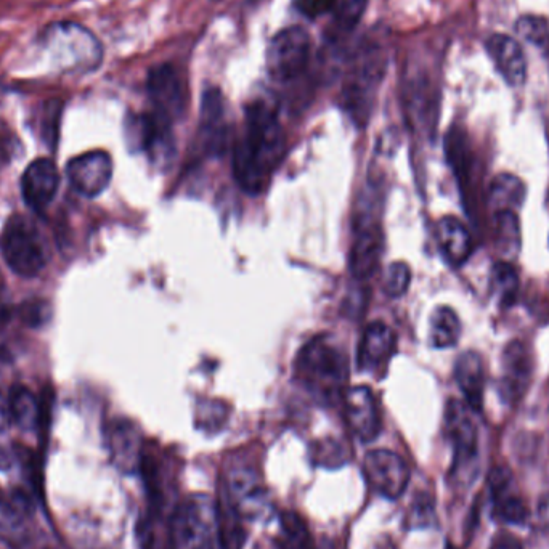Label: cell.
<instances>
[{"label": "cell", "instance_id": "d6a6232c", "mask_svg": "<svg viewBox=\"0 0 549 549\" xmlns=\"http://www.w3.org/2000/svg\"><path fill=\"white\" fill-rule=\"evenodd\" d=\"M492 278L493 289H495L501 304L514 302L517 288H519V280H517V272L513 265L509 262H498L493 267Z\"/></svg>", "mask_w": 549, "mask_h": 549}, {"label": "cell", "instance_id": "d6986e66", "mask_svg": "<svg viewBox=\"0 0 549 549\" xmlns=\"http://www.w3.org/2000/svg\"><path fill=\"white\" fill-rule=\"evenodd\" d=\"M487 52L501 78L511 87H521L527 79V60L521 44L506 34H493Z\"/></svg>", "mask_w": 549, "mask_h": 549}, {"label": "cell", "instance_id": "83f0119b", "mask_svg": "<svg viewBox=\"0 0 549 549\" xmlns=\"http://www.w3.org/2000/svg\"><path fill=\"white\" fill-rule=\"evenodd\" d=\"M0 540L13 549H20L29 541V529L23 509L12 498L0 495Z\"/></svg>", "mask_w": 549, "mask_h": 549}, {"label": "cell", "instance_id": "4fadbf2b", "mask_svg": "<svg viewBox=\"0 0 549 549\" xmlns=\"http://www.w3.org/2000/svg\"><path fill=\"white\" fill-rule=\"evenodd\" d=\"M222 492L244 519H261L267 514L269 500L262 479L251 466H233L225 476Z\"/></svg>", "mask_w": 549, "mask_h": 549}, {"label": "cell", "instance_id": "7c38bea8", "mask_svg": "<svg viewBox=\"0 0 549 549\" xmlns=\"http://www.w3.org/2000/svg\"><path fill=\"white\" fill-rule=\"evenodd\" d=\"M147 92L153 111L169 121H180L187 113V89L174 66L167 63L153 66L148 73Z\"/></svg>", "mask_w": 549, "mask_h": 549}, {"label": "cell", "instance_id": "ee69618b", "mask_svg": "<svg viewBox=\"0 0 549 549\" xmlns=\"http://www.w3.org/2000/svg\"><path fill=\"white\" fill-rule=\"evenodd\" d=\"M445 549H458V548H456V546H453V545H447V548Z\"/></svg>", "mask_w": 549, "mask_h": 549}, {"label": "cell", "instance_id": "8d00e7d4", "mask_svg": "<svg viewBox=\"0 0 549 549\" xmlns=\"http://www.w3.org/2000/svg\"><path fill=\"white\" fill-rule=\"evenodd\" d=\"M225 421H227V410L220 402L201 403L200 410L196 413V426L200 427L201 431H220Z\"/></svg>", "mask_w": 549, "mask_h": 549}, {"label": "cell", "instance_id": "30bf717a", "mask_svg": "<svg viewBox=\"0 0 549 549\" xmlns=\"http://www.w3.org/2000/svg\"><path fill=\"white\" fill-rule=\"evenodd\" d=\"M474 411L460 400H450L445 413V427L448 439L453 445V476L463 479L474 472L479 452V436L472 418Z\"/></svg>", "mask_w": 549, "mask_h": 549}, {"label": "cell", "instance_id": "4dcf8cb0", "mask_svg": "<svg viewBox=\"0 0 549 549\" xmlns=\"http://www.w3.org/2000/svg\"><path fill=\"white\" fill-rule=\"evenodd\" d=\"M529 362L527 355L519 344H511L506 350V381L505 392L508 399H516L517 394L524 391L525 378L529 376L527 373Z\"/></svg>", "mask_w": 549, "mask_h": 549}, {"label": "cell", "instance_id": "2e32d148", "mask_svg": "<svg viewBox=\"0 0 549 549\" xmlns=\"http://www.w3.org/2000/svg\"><path fill=\"white\" fill-rule=\"evenodd\" d=\"M347 424L357 439L370 444L381 432V416L375 395L365 386L347 389L342 397Z\"/></svg>", "mask_w": 549, "mask_h": 549}, {"label": "cell", "instance_id": "f546056e", "mask_svg": "<svg viewBox=\"0 0 549 549\" xmlns=\"http://www.w3.org/2000/svg\"><path fill=\"white\" fill-rule=\"evenodd\" d=\"M278 535L275 545L278 549H315L314 537L310 533L309 525L299 514H281L278 521Z\"/></svg>", "mask_w": 549, "mask_h": 549}, {"label": "cell", "instance_id": "f6af8a7d", "mask_svg": "<svg viewBox=\"0 0 549 549\" xmlns=\"http://www.w3.org/2000/svg\"><path fill=\"white\" fill-rule=\"evenodd\" d=\"M2 89H4V86H2V82H0V92H2Z\"/></svg>", "mask_w": 549, "mask_h": 549}, {"label": "cell", "instance_id": "6da1fadb", "mask_svg": "<svg viewBox=\"0 0 549 549\" xmlns=\"http://www.w3.org/2000/svg\"><path fill=\"white\" fill-rule=\"evenodd\" d=\"M286 155V135L277 111L264 100L244 110V134L233 153V175L244 192L259 195Z\"/></svg>", "mask_w": 549, "mask_h": 549}, {"label": "cell", "instance_id": "74e56055", "mask_svg": "<svg viewBox=\"0 0 549 549\" xmlns=\"http://www.w3.org/2000/svg\"><path fill=\"white\" fill-rule=\"evenodd\" d=\"M61 105L60 100H49L44 105L42 113V139L49 145V148H55L58 139V127H60Z\"/></svg>", "mask_w": 549, "mask_h": 549}, {"label": "cell", "instance_id": "44dd1931", "mask_svg": "<svg viewBox=\"0 0 549 549\" xmlns=\"http://www.w3.org/2000/svg\"><path fill=\"white\" fill-rule=\"evenodd\" d=\"M395 350L394 331L384 322H373L366 326L358 346V368L368 373H378L389 363Z\"/></svg>", "mask_w": 549, "mask_h": 549}, {"label": "cell", "instance_id": "ac0fdd59", "mask_svg": "<svg viewBox=\"0 0 549 549\" xmlns=\"http://www.w3.org/2000/svg\"><path fill=\"white\" fill-rule=\"evenodd\" d=\"M60 185V172L52 159H34L21 177V195L29 208L42 211L52 203Z\"/></svg>", "mask_w": 549, "mask_h": 549}, {"label": "cell", "instance_id": "3957f363", "mask_svg": "<svg viewBox=\"0 0 549 549\" xmlns=\"http://www.w3.org/2000/svg\"><path fill=\"white\" fill-rule=\"evenodd\" d=\"M294 375L315 399L334 403L346 394L349 358L331 339L315 338L299 350Z\"/></svg>", "mask_w": 549, "mask_h": 549}, {"label": "cell", "instance_id": "836d02e7", "mask_svg": "<svg viewBox=\"0 0 549 549\" xmlns=\"http://www.w3.org/2000/svg\"><path fill=\"white\" fill-rule=\"evenodd\" d=\"M312 460L322 468L338 469L347 463L349 455L338 440L326 439L315 444L314 450H312Z\"/></svg>", "mask_w": 549, "mask_h": 549}, {"label": "cell", "instance_id": "f35d334b", "mask_svg": "<svg viewBox=\"0 0 549 549\" xmlns=\"http://www.w3.org/2000/svg\"><path fill=\"white\" fill-rule=\"evenodd\" d=\"M436 521V513H434V503L427 495L415 498L413 506L408 511V525L413 529H426L431 527Z\"/></svg>", "mask_w": 549, "mask_h": 549}, {"label": "cell", "instance_id": "1f68e13d", "mask_svg": "<svg viewBox=\"0 0 549 549\" xmlns=\"http://www.w3.org/2000/svg\"><path fill=\"white\" fill-rule=\"evenodd\" d=\"M498 246L506 256L519 253L521 248V228L516 212L506 211L497 214Z\"/></svg>", "mask_w": 549, "mask_h": 549}, {"label": "cell", "instance_id": "277c9868", "mask_svg": "<svg viewBox=\"0 0 549 549\" xmlns=\"http://www.w3.org/2000/svg\"><path fill=\"white\" fill-rule=\"evenodd\" d=\"M42 45L57 70L92 73L103 61V45L79 23H53L42 34Z\"/></svg>", "mask_w": 549, "mask_h": 549}, {"label": "cell", "instance_id": "9a60e30c", "mask_svg": "<svg viewBox=\"0 0 549 549\" xmlns=\"http://www.w3.org/2000/svg\"><path fill=\"white\" fill-rule=\"evenodd\" d=\"M487 482L493 514L508 524H525L529 519V508L525 505L513 472L505 466H497L488 474Z\"/></svg>", "mask_w": 549, "mask_h": 549}, {"label": "cell", "instance_id": "603a6c76", "mask_svg": "<svg viewBox=\"0 0 549 549\" xmlns=\"http://www.w3.org/2000/svg\"><path fill=\"white\" fill-rule=\"evenodd\" d=\"M437 244L447 264L461 267L472 253V240L468 228L453 216L442 217L436 228Z\"/></svg>", "mask_w": 549, "mask_h": 549}, {"label": "cell", "instance_id": "9c48e42d", "mask_svg": "<svg viewBox=\"0 0 549 549\" xmlns=\"http://www.w3.org/2000/svg\"><path fill=\"white\" fill-rule=\"evenodd\" d=\"M174 122L164 118L163 114L150 113L131 114L126 119V139L135 150H140L150 158L156 166H171L175 156Z\"/></svg>", "mask_w": 549, "mask_h": 549}, {"label": "cell", "instance_id": "5b68a950", "mask_svg": "<svg viewBox=\"0 0 549 549\" xmlns=\"http://www.w3.org/2000/svg\"><path fill=\"white\" fill-rule=\"evenodd\" d=\"M216 543V500L192 493L177 503L169 521V549H216Z\"/></svg>", "mask_w": 549, "mask_h": 549}, {"label": "cell", "instance_id": "4316f807", "mask_svg": "<svg viewBox=\"0 0 549 549\" xmlns=\"http://www.w3.org/2000/svg\"><path fill=\"white\" fill-rule=\"evenodd\" d=\"M525 200V185L513 174H500L490 183L488 204L495 214L521 208Z\"/></svg>", "mask_w": 549, "mask_h": 549}, {"label": "cell", "instance_id": "484cf974", "mask_svg": "<svg viewBox=\"0 0 549 549\" xmlns=\"http://www.w3.org/2000/svg\"><path fill=\"white\" fill-rule=\"evenodd\" d=\"M366 5L368 0H336L331 12L330 28L326 33L328 42L341 44L342 39L354 33L365 15Z\"/></svg>", "mask_w": 549, "mask_h": 549}, {"label": "cell", "instance_id": "ba28073f", "mask_svg": "<svg viewBox=\"0 0 549 549\" xmlns=\"http://www.w3.org/2000/svg\"><path fill=\"white\" fill-rule=\"evenodd\" d=\"M312 57V41L301 26L281 29L275 34L265 53V66L270 79L291 82L307 71Z\"/></svg>", "mask_w": 549, "mask_h": 549}, {"label": "cell", "instance_id": "7a4b0ae2", "mask_svg": "<svg viewBox=\"0 0 549 549\" xmlns=\"http://www.w3.org/2000/svg\"><path fill=\"white\" fill-rule=\"evenodd\" d=\"M386 68L387 52L379 36L365 37L350 53L342 81L341 105L360 129L370 121Z\"/></svg>", "mask_w": 549, "mask_h": 549}, {"label": "cell", "instance_id": "d4e9b609", "mask_svg": "<svg viewBox=\"0 0 549 549\" xmlns=\"http://www.w3.org/2000/svg\"><path fill=\"white\" fill-rule=\"evenodd\" d=\"M7 411H9L10 421L17 424L21 431H36L41 424V403L28 387L21 384L10 387Z\"/></svg>", "mask_w": 549, "mask_h": 549}, {"label": "cell", "instance_id": "52a82bcc", "mask_svg": "<svg viewBox=\"0 0 549 549\" xmlns=\"http://www.w3.org/2000/svg\"><path fill=\"white\" fill-rule=\"evenodd\" d=\"M383 230L378 219V204L363 196L362 208L355 212L354 241L350 248V272L357 280H370L383 256Z\"/></svg>", "mask_w": 549, "mask_h": 549}, {"label": "cell", "instance_id": "f1b7e54d", "mask_svg": "<svg viewBox=\"0 0 549 549\" xmlns=\"http://www.w3.org/2000/svg\"><path fill=\"white\" fill-rule=\"evenodd\" d=\"M461 336V322L455 310L448 305H440L431 315L429 341L436 349H448L458 344Z\"/></svg>", "mask_w": 549, "mask_h": 549}, {"label": "cell", "instance_id": "5bb4252c", "mask_svg": "<svg viewBox=\"0 0 549 549\" xmlns=\"http://www.w3.org/2000/svg\"><path fill=\"white\" fill-rule=\"evenodd\" d=\"M71 187L86 198H97L113 179V159L103 150L87 151L66 166Z\"/></svg>", "mask_w": 549, "mask_h": 549}, {"label": "cell", "instance_id": "ab89813d", "mask_svg": "<svg viewBox=\"0 0 549 549\" xmlns=\"http://www.w3.org/2000/svg\"><path fill=\"white\" fill-rule=\"evenodd\" d=\"M336 0H293V5L297 12L307 20H318L326 13L333 12Z\"/></svg>", "mask_w": 549, "mask_h": 549}, {"label": "cell", "instance_id": "8fae6325", "mask_svg": "<svg viewBox=\"0 0 549 549\" xmlns=\"http://www.w3.org/2000/svg\"><path fill=\"white\" fill-rule=\"evenodd\" d=\"M363 474L370 487L387 500H399L408 484L410 469L402 456L391 450H371L363 460Z\"/></svg>", "mask_w": 549, "mask_h": 549}, {"label": "cell", "instance_id": "e575fe53", "mask_svg": "<svg viewBox=\"0 0 549 549\" xmlns=\"http://www.w3.org/2000/svg\"><path fill=\"white\" fill-rule=\"evenodd\" d=\"M516 31L519 36L524 37L525 41L545 49L549 44V28L545 18L537 15H525L517 21Z\"/></svg>", "mask_w": 549, "mask_h": 549}, {"label": "cell", "instance_id": "cb8c5ba5", "mask_svg": "<svg viewBox=\"0 0 549 549\" xmlns=\"http://www.w3.org/2000/svg\"><path fill=\"white\" fill-rule=\"evenodd\" d=\"M217 506V537L222 549H243L246 543V529H244V519L238 509L230 503L227 495L220 492L219 500H216Z\"/></svg>", "mask_w": 549, "mask_h": 549}, {"label": "cell", "instance_id": "ffe728a7", "mask_svg": "<svg viewBox=\"0 0 549 549\" xmlns=\"http://www.w3.org/2000/svg\"><path fill=\"white\" fill-rule=\"evenodd\" d=\"M200 139L211 155H219L227 143L224 95L216 87L206 90L201 98Z\"/></svg>", "mask_w": 549, "mask_h": 549}, {"label": "cell", "instance_id": "e0dca14e", "mask_svg": "<svg viewBox=\"0 0 549 549\" xmlns=\"http://www.w3.org/2000/svg\"><path fill=\"white\" fill-rule=\"evenodd\" d=\"M145 447L142 432L132 421L118 419L108 429L111 461L124 474L139 472Z\"/></svg>", "mask_w": 549, "mask_h": 549}, {"label": "cell", "instance_id": "d590c367", "mask_svg": "<svg viewBox=\"0 0 549 549\" xmlns=\"http://www.w3.org/2000/svg\"><path fill=\"white\" fill-rule=\"evenodd\" d=\"M411 283V270L405 262H394L384 275V291L387 296L402 297Z\"/></svg>", "mask_w": 549, "mask_h": 549}, {"label": "cell", "instance_id": "60d3db41", "mask_svg": "<svg viewBox=\"0 0 549 549\" xmlns=\"http://www.w3.org/2000/svg\"><path fill=\"white\" fill-rule=\"evenodd\" d=\"M50 318L49 304L42 301L28 302L21 307V320L31 326L44 325Z\"/></svg>", "mask_w": 549, "mask_h": 549}, {"label": "cell", "instance_id": "7402d4cb", "mask_svg": "<svg viewBox=\"0 0 549 549\" xmlns=\"http://www.w3.org/2000/svg\"><path fill=\"white\" fill-rule=\"evenodd\" d=\"M456 384L463 391L466 405L472 411L482 410L485 391V368L482 357L468 350L458 357L455 365Z\"/></svg>", "mask_w": 549, "mask_h": 549}, {"label": "cell", "instance_id": "7bdbcfd3", "mask_svg": "<svg viewBox=\"0 0 549 549\" xmlns=\"http://www.w3.org/2000/svg\"><path fill=\"white\" fill-rule=\"evenodd\" d=\"M10 464H12V456H10V453L5 450L4 445L0 444V471L9 469Z\"/></svg>", "mask_w": 549, "mask_h": 549}, {"label": "cell", "instance_id": "8992f818", "mask_svg": "<svg viewBox=\"0 0 549 549\" xmlns=\"http://www.w3.org/2000/svg\"><path fill=\"white\" fill-rule=\"evenodd\" d=\"M0 254L5 264L21 278H34L47 264L44 241L33 220L15 214L0 235Z\"/></svg>", "mask_w": 549, "mask_h": 549}, {"label": "cell", "instance_id": "b9f144b4", "mask_svg": "<svg viewBox=\"0 0 549 549\" xmlns=\"http://www.w3.org/2000/svg\"><path fill=\"white\" fill-rule=\"evenodd\" d=\"M492 549H522V546L513 535H509V533H500V535L493 540Z\"/></svg>", "mask_w": 549, "mask_h": 549}]
</instances>
